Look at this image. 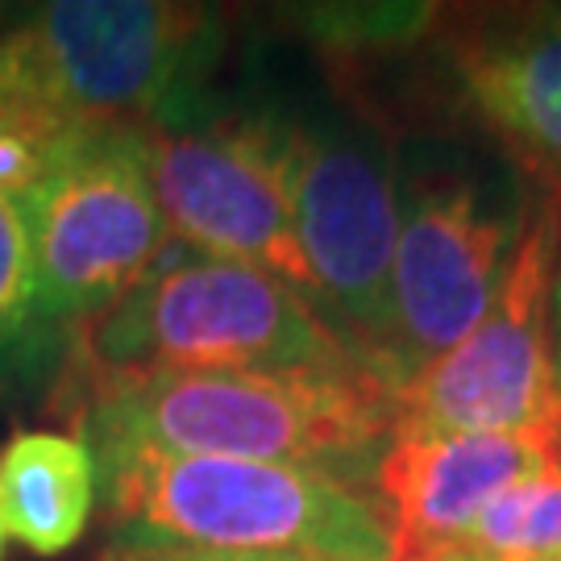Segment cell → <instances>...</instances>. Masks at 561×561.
Here are the masks:
<instances>
[{"label": "cell", "mask_w": 561, "mask_h": 561, "mask_svg": "<svg viewBox=\"0 0 561 561\" xmlns=\"http://www.w3.org/2000/svg\"><path fill=\"white\" fill-rule=\"evenodd\" d=\"M71 421L92 461L150 449L317 466L362 482L396 433V387L366 366L196 370L96 387Z\"/></svg>", "instance_id": "cell-1"}, {"label": "cell", "mask_w": 561, "mask_h": 561, "mask_svg": "<svg viewBox=\"0 0 561 561\" xmlns=\"http://www.w3.org/2000/svg\"><path fill=\"white\" fill-rule=\"evenodd\" d=\"M108 537L291 561H396V533L370 482L317 466L201 454L96 461Z\"/></svg>", "instance_id": "cell-2"}, {"label": "cell", "mask_w": 561, "mask_h": 561, "mask_svg": "<svg viewBox=\"0 0 561 561\" xmlns=\"http://www.w3.org/2000/svg\"><path fill=\"white\" fill-rule=\"evenodd\" d=\"M71 345L62 382L76 400L154 375L362 366L296 287L171 238L134 291L71 329Z\"/></svg>", "instance_id": "cell-3"}, {"label": "cell", "mask_w": 561, "mask_h": 561, "mask_svg": "<svg viewBox=\"0 0 561 561\" xmlns=\"http://www.w3.org/2000/svg\"><path fill=\"white\" fill-rule=\"evenodd\" d=\"M217 18L167 0H55L0 38V101L67 129L146 125L183 101Z\"/></svg>", "instance_id": "cell-4"}, {"label": "cell", "mask_w": 561, "mask_h": 561, "mask_svg": "<svg viewBox=\"0 0 561 561\" xmlns=\"http://www.w3.org/2000/svg\"><path fill=\"white\" fill-rule=\"evenodd\" d=\"M146 171L167 238L296 287L317 308L296 238V117L262 108L208 117H154L141 125Z\"/></svg>", "instance_id": "cell-5"}, {"label": "cell", "mask_w": 561, "mask_h": 561, "mask_svg": "<svg viewBox=\"0 0 561 561\" xmlns=\"http://www.w3.org/2000/svg\"><path fill=\"white\" fill-rule=\"evenodd\" d=\"M533 217L516 175L482 162L400 171V241L391 266L396 391L445 358L491 312Z\"/></svg>", "instance_id": "cell-6"}, {"label": "cell", "mask_w": 561, "mask_h": 561, "mask_svg": "<svg viewBox=\"0 0 561 561\" xmlns=\"http://www.w3.org/2000/svg\"><path fill=\"white\" fill-rule=\"evenodd\" d=\"M296 238L317 312L391 379V266L400 241V154L375 121L354 113L296 117Z\"/></svg>", "instance_id": "cell-7"}, {"label": "cell", "mask_w": 561, "mask_h": 561, "mask_svg": "<svg viewBox=\"0 0 561 561\" xmlns=\"http://www.w3.org/2000/svg\"><path fill=\"white\" fill-rule=\"evenodd\" d=\"M18 208L46 329H76L113 308L167 245L141 125L83 129Z\"/></svg>", "instance_id": "cell-8"}, {"label": "cell", "mask_w": 561, "mask_h": 561, "mask_svg": "<svg viewBox=\"0 0 561 561\" xmlns=\"http://www.w3.org/2000/svg\"><path fill=\"white\" fill-rule=\"evenodd\" d=\"M561 201L541 192L491 312L396 391V433H561L549 362V283Z\"/></svg>", "instance_id": "cell-9"}, {"label": "cell", "mask_w": 561, "mask_h": 561, "mask_svg": "<svg viewBox=\"0 0 561 561\" xmlns=\"http://www.w3.org/2000/svg\"><path fill=\"white\" fill-rule=\"evenodd\" d=\"M449 92L541 192L561 201V9L503 4L445 21L437 38Z\"/></svg>", "instance_id": "cell-10"}, {"label": "cell", "mask_w": 561, "mask_h": 561, "mask_svg": "<svg viewBox=\"0 0 561 561\" xmlns=\"http://www.w3.org/2000/svg\"><path fill=\"white\" fill-rule=\"evenodd\" d=\"M561 454V433H391L375 495L396 533V561L454 549L503 491Z\"/></svg>", "instance_id": "cell-11"}, {"label": "cell", "mask_w": 561, "mask_h": 561, "mask_svg": "<svg viewBox=\"0 0 561 561\" xmlns=\"http://www.w3.org/2000/svg\"><path fill=\"white\" fill-rule=\"evenodd\" d=\"M96 461L71 433H18L0 454V512L34 558H59L96 507Z\"/></svg>", "instance_id": "cell-12"}, {"label": "cell", "mask_w": 561, "mask_h": 561, "mask_svg": "<svg viewBox=\"0 0 561 561\" xmlns=\"http://www.w3.org/2000/svg\"><path fill=\"white\" fill-rule=\"evenodd\" d=\"M454 549L486 558L561 561V454L512 491H503Z\"/></svg>", "instance_id": "cell-13"}, {"label": "cell", "mask_w": 561, "mask_h": 561, "mask_svg": "<svg viewBox=\"0 0 561 561\" xmlns=\"http://www.w3.org/2000/svg\"><path fill=\"white\" fill-rule=\"evenodd\" d=\"M50 333L38 312L34 254L21 208L0 196V375H21L50 350Z\"/></svg>", "instance_id": "cell-14"}, {"label": "cell", "mask_w": 561, "mask_h": 561, "mask_svg": "<svg viewBox=\"0 0 561 561\" xmlns=\"http://www.w3.org/2000/svg\"><path fill=\"white\" fill-rule=\"evenodd\" d=\"M83 129H67L38 108L0 101V196L21 204Z\"/></svg>", "instance_id": "cell-15"}, {"label": "cell", "mask_w": 561, "mask_h": 561, "mask_svg": "<svg viewBox=\"0 0 561 561\" xmlns=\"http://www.w3.org/2000/svg\"><path fill=\"white\" fill-rule=\"evenodd\" d=\"M96 561H291V558H238V553H204V549H180V545L138 541V537H108Z\"/></svg>", "instance_id": "cell-16"}, {"label": "cell", "mask_w": 561, "mask_h": 561, "mask_svg": "<svg viewBox=\"0 0 561 561\" xmlns=\"http://www.w3.org/2000/svg\"><path fill=\"white\" fill-rule=\"evenodd\" d=\"M549 362H553V382L561 396V250L553 262V283H549Z\"/></svg>", "instance_id": "cell-17"}, {"label": "cell", "mask_w": 561, "mask_h": 561, "mask_svg": "<svg viewBox=\"0 0 561 561\" xmlns=\"http://www.w3.org/2000/svg\"><path fill=\"white\" fill-rule=\"evenodd\" d=\"M428 561H558V558H486V553H466V549H445Z\"/></svg>", "instance_id": "cell-18"}, {"label": "cell", "mask_w": 561, "mask_h": 561, "mask_svg": "<svg viewBox=\"0 0 561 561\" xmlns=\"http://www.w3.org/2000/svg\"><path fill=\"white\" fill-rule=\"evenodd\" d=\"M4 537H9V528H4V512H0V553H4Z\"/></svg>", "instance_id": "cell-19"}]
</instances>
